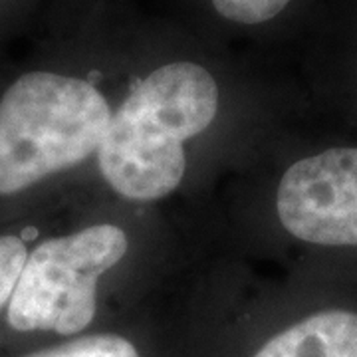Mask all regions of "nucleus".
Listing matches in <instances>:
<instances>
[{
	"instance_id": "f257e3e1",
	"label": "nucleus",
	"mask_w": 357,
	"mask_h": 357,
	"mask_svg": "<svg viewBox=\"0 0 357 357\" xmlns=\"http://www.w3.org/2000/svg\"><path fill=\"white\" fill-rule=\"evenodd\" d=\"M218 109L217 82L192 62H171L139 79L98 147L103 178L133 201H155L181 185L185 141L208 128Z\"/></svg>"
},
{
	"instance_id": "f03ea898",
	"label": "nucleus",
	"mask_w": 357,
	"mask_h": 357,
	"mask_svg": "<svg viewBox=\"0 0 357 357\" xmlns=\"http://www.w3.org/2000/svg\"><path fill=\"white\" fill-rule=\"evenodd\" d=\"M112 109L82 77L36 70L0 93V199H13L98 151Z\"/></svg>"
},
{
	"instance_id": "7ed1b4c3",
	"label": "nucleus",
	"mask_w": 357,
	"mask_h": 357,
	"mask_svg": "<svg viewBox=\"0 0 357 357\" xmlns=\"http://www.w3.org/2000/svg\"><path fill=\"white\" fill-rule=\"evenodd\" d=\"M128 236L115 225H93L46 238L26 258L6 321L14 332H84L98 310V278L128 252Z\"/></svg>"
},
{
	"instance_id": "20e7f679",
	"label": "nucleus",
	"mask_w": 357,
	"mask_h": 357,
	"mask_svg": "<svg viewBox=\"0 0 357 357\" xmlns=\"http://www.w3.org/2000/svg\"><path fill=\"white\" fill-rule=\"evenodd\" d=\"M282 227L321 246H357V149L337 147L300 159L276 195Z\"/></svg>"
},
{
	"instance_id": "39448f33",
	"label": "nucleus",
	"mask_w": 357,
	"mask_h": 357,
	"mask_svg": "<svg viewBox=\"0 0 357 357\" xmlns=\"http://www.w3.org/2000/svg\"><path fill=\"white\" fill-rule=\"evenodd\" d=\"M255 357H357V314H314L274 335Z\"/></svg>"
},
{
	"instance_id": "423d86ee",
	"label": "nucleus",
	"mask_w": 357,
	"mask_h": 357,
	"mask_svg": "<svg viewBox=\"0 0 357 357\" xmlns=\"http://www.w3.org/2000/svg\"><path fill=\"white\" fill-rule=\"evenodd\" d=\"M20 357H139L135 345L121 335H86L68 344L32 351Z\"/></svg>"
},
{
	"instance_id": "0eeeda50",
	"label": "nucleus",
	"mask_w": 357,
	"mask_h": 357,
	"mask_svg": "<svg viewBox=\"0 0 357 357\" xmlns=\"http://www.w3.org/2000/svg\"><path fill=\"white\" fill-rule=\"evenodd\" d=\"M28 244L16 232H0V310L8 306L28 258Z\"/></svg>"
},
{
	"instance_id": "6e6552de",
	"label": "nucleus",
	"mask_w": 357,
	"mask_h": 357,
	"mask_svg": "<svg viewBox=\"0 0 357 357\" xmlns=\"http://www.w3.org/2000/svg\"><path fill=\"white\" fill-rule=\"evenodd\" d=\"M213 4L230 22L255 26L278 16L290 0H213Z\"/></svg>"
}]
</instances>
